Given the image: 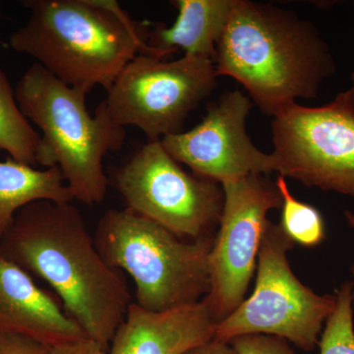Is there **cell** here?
<instances>
[{
	"mask_svg": "<svg viewBox=\"0 0 354 354\" xmlns=\"http://www.w3.org/2000/svg\"><path fill=\"white\" fill-rule=\"evenodd\" d=\"M0 251L46 281L88 339L109 351L131 295L121 271L104 259L71 203L38 201L21 209Z\"/></svg>",
	"mask_w": 354,
	"mask_h": 354,
	"instance_id": "cell-1",
	"label": "cell"
},
{
	"mask_svg": "<svg viewBox=\"0 0 354 354\" xmlns=\"http://www.w3.org/2000/svg\"><path fill=\"white\" fill-rule=\"evenodd\" d=\"M215 64L232 77L266 115L276 116L297 99H314L335 64L315 26L272 4L234 0Z\"/></svg>",
	"mask_w": 354,
	"mask_h": 354,
	"instance_id": "cell-2",
	"label": "cell"
},
{
	"mask_svg": "<svg viewBox=\"0 0 354 354\" xmlns=\"http://www.w3.org/2000/svg\"><path fill=\"white\" fill-rule=\"evenodd\" d=\"M30 11L9 44L70 87L106 91L135 57L148 55L153 23L135 21L114 0H25Z\"/></svg>",
	"mask_w": 354,
	"mask_h": 354,
	"instance_id": "cell-3",
	"label": "cell"
},
{
	"mask_svg": "<svg viewBox=\"0 0 354 354\" xmlns=\"http://www.w3.org/2000/svg\"><path fill=\"white\" fill-rule=\"evenodd\" d=\"M86 95L39 64L25 72L15 90L21 111L43 133L37 162L58 167L74 200L93 206L104 201L108 191L104 158L120 150L127 134L104 102L91 115Z\"/></svg>",
	"mask_w": 354,
	"mask_h": 354,
	"instance_id": "cell-4",
	"label": "cell"
},
{
	"mask_svg": "<svg viewBox=\"0 0 354 354\" xmlns=\"http://www.w3.org/2000/svg\"><path fill=\"white\" fill-rule=\"evenodd\" d=\"M104 259L136 285V304L162 312L201 301L211 290L215 237L187 241L129 208L102 216L94 237Z\"/></svg>",
	"mask_w": 354,
	"mask_h": 354,
	"instance_id": "cell-5",
	"label": "cell"
},
{
	"mask_svg": "<svg viewBox=\"0 0 354 354\" xmlns=\"http://www.w3.org/2000/svg\"><path fill=\"white\" fill-rule=\"evenodd\" d=\"M293 246L279 223L268 221L252 295L218 324L214 339L230 342L239 335L263 334L285 339L304 351L318 346L337 297L317 295L295 277L288 260Z\"/></svg>",
	"mask_w": 354,
	"mask_h": 354,
	"instance_id": "cell-6",
	"label": "cell"
},
{
	"mask_svg": "<svg viewBox=\"0 0 354 354\" xmlns=\"http://www.w3.org/2000/svg\"><path fill=\"white\" fill-rule=\"evenodd\" d=\"M127 207L180 239L215 237L223 213L220 183L188 174L160 140L139 148L114 176Z\"/></svg>",
	"mask_w": 354,
	"mask_h": 354,
	"instance_id": "cell-7",
	"label": "cell"
},
{
	"mask_svg": "<svg viewBox=\"0 0 354 354\" xmlns=\"http://www.w3.org/2000/svg\"><path fill=\"white\" fill-rule=\"evenodd\" d=\"M274 171L354 198V88L320 108L297 102L272 121Z\"/></svg>",
	"mask_w": 354,
	"mask_h": 354,
	"instance_id": "cell-8",
	"label": "cell"
},
{
	"mask_svg": "<svg viewBox=\"0 0 354 354\" xmlns=\"http://www.w3.org/2000/svg\"><path fill=\"white\" fill-rule=\"evenodd\" d=\"M218 71L209 60L138 55L121 71L104 101L120 127H135L149 141L183 132L191 111L214 92Z\"/></svg>",
	"mask_w": 354,
	"mask_h": 354,
	"instance_id": "cell-9",
	"label": "cell"
},
{
	"mask_svg": "<svg viewBox=\"0 0 354 354\" xmlns=\"http://www.w3.org/2000/svg\"><path fill=\"white\" fill-rule=\"evenodd\" d=\"M221 185L225 202L209 253L211 290L203 298L218 323L243 302L257 268L268 213L283 205L276 183L264 174H249Z\"/></svg>",
	"mask_w": 354,
	"mask_h": 354,
	"instance_id": "cell-10",
	"label": "cell"
},
{
	"mask_svg": "<svg viewBox=\"0 0 354 354\" xmlns=\"http://www.w3.org/2000/svg\"><path fill=\"white\" fill-rule=\"evenodd\" d=\"M252 104L239 91L225 93L212 102L201 122L189 131L160 140L165 150L193 174L216 183L249 174L274 171V158L249 138L246 120Z\"/></svg>",
	"mask_w": 354,
	"mask_h": 354,
	"instance_id": "cell-11",
	"label": "cell"
},
{
	"mask_svg": "<svg viewBox=\"0 0 354 354\" xmlns=\"http://www.w3.org/2000/svg\"><path fill=\"white\" fill-rule=\"evenodd\" d=\"M218 324L204 299L162 312L148 311L132 302L109 353L183 354L214 339Z\"/></svg>",
	"mask_w": 354,
	"mask_h": 354,
	"instance_id": "cell-12",
	"label": "cell"
},
{
	"mask_svg": "<svg viewBox=\"0 0 354 354\" xmlns=\"http://www.w3.org/2000/svg\"><path fill=\"white\" fill-rule=\"evenodd\" d=\"M0 330L26 335L48 346L87 335L29 272L0 251Z\"/></svg>",
	"mask_w": 354,
	"mask_h": 354,
	"instance_id": "cell-13",
	"label": "cell"
},
{
	"mask_svg": "<svg viewBox=\"0 0 354 354\" xmlns=\"http://www.w3.org/2000/svg\"><path fill=\"white\" fill-rule=\"evenodd\" d=\"M234 0H174L178 15L165 27L153 23L147 37L148 57L162 58L184 50V55L215 62L216 46Z\"/></svg>",
	"mask_w": 354,
	"mask_h": 354,
	"instance_id": "cell-14",
	"label": "cell"
},
{
	"mask_svg": "<svg viewBox=\"0 0 354 354\" xmlns=\"http://www.w3.org/2000/svg\"><path fill=\"white\" fill-rule=\"evenodd\" d=\"M73 200L58 167L37 169L11 158L0 162V242L18 212L28 205Z\"/></svg>",
	"mask_w": 354,
	"mask_h": 354,
	"instance_id": "cell-15",
	"label": "cell"
},
{
	"mask_svg": "<svg viewBox=\"0 0 354 354\" xmlns=\"http://www.w3.org/2000/svg\"><path fill=\"white\" fill-rule=\"evenodd\" d=\"M39 144L41 135L21 111L15 91L0 69V149L13 160L35 167Z\"/></svg>",
	"mask_w": 354,
	"mask_h": 354,
	"instance_id": "cell-16",
	"label": "cell"
},
{
	"mask_svg": "<svg viewBox=\"0 0 354 354\" xmlns=\"http://www.w3.org/2000/svg\"><path fill=\"white\" fill-rule=\"evenodd\" d=\"M274 183L283 199L279 225L286 234L295 244L305 247H315L322 243L325 241L326 230L320 212L293 196L286 177L279 176Z\"/></svg>",
	"mask_w": 354,
	"mask_h": 354,
	"instance_id": "cell-17",
	"label": "cell"
},
{
	"mask_svg": "<svg viewBox=\"0 0 354 354\" xmlns=\"http://www.w3.org/2000/svg\"><path fill=\"white\" fill-rule=\"evenodd\" d=\"M353 283L346 281L335 290L337 304L326 322L318 346L320 354H354Z\"/></svg>",
	"mask_w": 354,
	"mask_h": 354,
	"instance_id": "cell-18",
	"label": "cell"
},
{
	"mask_svg": "<svg viewBox=\"0 0 354 354\" xmlns=\"http://www.w3.org/2000/svg\"><path fill=\"white\" fill-rule=\"evenodd\" d=\"M230 344L239 354H297L290 342L276 335L253 334L234 337Z\"/></svg>",
	"mask_w": 354,
	"mask_h": 354,
	"instance_id": "cell-19",
	"label": "cell"
},
{
	"mask_svg": "<svg viewBox=\"0 0 354 354\" xmlns=\"http://www.w3.org/2000/svg\"><path fill=\"white\" fill-rule=\"evenodd\" d=\"M50 346L26 335L0 330V354H50Z\"/></svg>",
	"mask_w": 354,
	"mask_h": 354,
	"instance_id": "cell-20",
	"label": "cell"
},
{
	"mask_svg": "<svg viewBox=\"0 0 354 354\" xmlns=\"http://www.w3.org/2000/svg\"><path fill=\"white\" fill-rule=\"evenodd\" d=\"M50 354H109L108 351L102 348L97 342L90 339L67 342L51 346Z\"/></svg>",
	"mask_w": 354,
	"mask_h": 354,
	"instance_id": "cell-21",
	"label": "cell"
},
{
	"mask_svg": "<svg viewBox=\"0 0 354 354\" xmlns=\"http://www.w3.org/2000/svg\"><path fill=\"white\" fill-rule=\"evenodd\" d=\"M183 354H239L230 344L218 341L216 339H209L208 342H203L196 346H193Z\"/></svg>",
	"mask_w": 354,
	"mask_h": 354,
	"instance_id": "cell-22",
	"label": "cell"
},
{
	"mask_svg": "<svg viewBox=\"0 0 354 354\" xmlns=\"http://www.w3.org/2000/svg\"><path fill=\"white\" fill-rule=\"evenodd\" d=\"M344 216H346V221H348V225L351 227H353L354 230V214L351 213V211H346L344 213ZM351 272H353V281H351L353 283V292H351V298H353V307L354 309V265L353 268H351Z\"/></svg>",
	"mask_w": 354,
	"mask_h": 354,
	"instance_id": "cell-23",
	"label": "cell"
},
{
	"mask_svg": "<svg viewBox=\"0 0 354 354\" xmlns=\"http://www.w3.org/2000/svg\"><path fill=\"white\" fill-rule=\"evenodd\" d=\"M351 82H353V87L354 88V71L353 72V74H351Z\"/></svg>",
	"mask_w": 354,
	"mask_h": 354,
	"instance_id": "cell-24",
	"label": "cell"
}]
</instances>
